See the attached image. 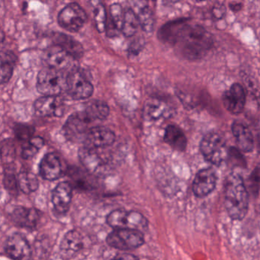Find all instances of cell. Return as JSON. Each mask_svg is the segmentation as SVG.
Wrapping results in <instances>:
<instances>
[{
  "instance_id": "e0dca14e",
  "label": "cell",
  "mask_w": 260,
  "mask_h": 260,
  "mask_svg": "<svg viewBox=\"0 0 260 260\" xmlns=\"http://www.w3.org/2000/svg\"><path fill=\"white\" fill-rule=\"evenodd\" d=\"M72 186L68 182L59 183L52 193V203L60 214L68 212L72 201Z\"/></svg>"
},
{
  "instance_id": "d6a6232c",
  "label": "cell",
  "mask_w": 260,
  "mask_h": 260,
  "mask_svg": "<svg viewBox=\"0 0 260 260\" xmlns=\"http://www.w3.org/2000/svg\"><path fill=\"white\" fill-rule=\"evenodd\" d=\"M32 132V128L28 126L19 125L16 128V136L22 141H30L31 139Z\"/></svg>"
},
{
  "instance_id": "83f0119b",
  "label": "cell",
  "mask_w": 260,
  "mask_h": 260,
  "mask_svg": "<svg viewBox=\"0 0 260 260\" xmlns=\"http://www.w3.org/2000/svg\"><path fill=\"white\" fill-rule=\"evenodd\" d=\"M139 25L138 16L135 14L134 10L131 8L126 9L124 10V20H123L122 29H121L123 34L127 37L135 36Z\"/></svg>"
},
{
  "instance_id": "d4e9b609",
  "label": "cell",
  "mask_w": 260,
  "mask_h": 260,
  "mask_svg": "<svg viewBox=\"0 0 260 260\" xmlns=\"http://www.w3.org/2000/svg\"><path fill=\"white\" fill-rule=\"evenodd\" d=\"M91 121L104 120L109 113V108L106 103L100 100H92L86 103L83 111Z\"/></svg>"
},
{
  "instance_id": "7402d4cb",
  "label": "cell",
  "mask_w": 260,
  "mask_h": 260,
  "mask_svg": "<svg viewBox=\"0 0 260 260\" xmlns=\"http://www.w3.org/2000/svg\"><path fill=\"white\" fill-rule=\"evenodd\" d=\"M232 132L240 150L252 151L254 147L253 137L249 127L243 123L235 121L233 124Z\"/></svg>"
},
{
  "instance_id": "277c9868",
  "label": "cell",
  "mask_w": 260,
  "mask_h": 260,
  "mask_svg": "<svg viewBox=\"0 0 260 260\" xmlns=\"http://www.w3.org/2000/svg\"><path fill=\"white\" fill-rule=\"evenodd\" d=\"M200 149L205 159L214 165L218 166L224 162L229 154L224 140L215 132H211L204 137Z\"/></svg>"
},
{
  "instance_id": "d6986e66",
  "label": "cell",
  "mask_w": 260,
  "mask_h": 260,
  "mask_svg": "<svg viewBox=\"0 0 260 260\" xmlns=\"http://www.w3.org/2000/svg\"><path fill=\"white\" fill-rule=\"evenodd\" d=\"M39 173L46 180L53 181L59 179L62 176L63 170L58 156L52 153L45 155L41 161Z\"/></svg>"
},
{
  "instance_id": "5b68a950",
  "label": "cell",
  "mask_w": 260,
  "mask_h": 260,
  "mask_svg": "<svg viewBox=\"0 0 260 260\" xmlns=\"http://www.w3.org/2000/svg\"><path fill=\"white\" fill-rule=\"evenodd\" d=\"M107 223L114 229L137 230L141 231L148 225L146 217L138 211H127L124 209L112 211L107 217Z\"/></svg>"
},
{
  "instance_id": "44dd1931",
  "label": "cell",
  "mask_w": 260,
  "mask_h": 260,
  "mask_svg": "<svg viewBox=\"0 0 260 260\" xmlns=\"http://www.w3.org/2000/svg\"><path fill=\"white\" fill-rule=\"evenodd\" d=\"M40 215L39 211L35 208L18 207L12 214L13 222L22 228H35L39 223Z\"/></svg>"
},
{
  "instance_id": "1f68e13d",
  "label": "cell",
  "mask_w": 260,
  "mask_h": 260,
  "mask_svg": "<svg viewBox=\"0 0 260 260\" xmlns=\"http://www.w3.org/2000/svg\"><path fill=\"white\" fill-rule=\"evenodd\" d=\"M44 145L43 139L41 138H31L28 144L23 147L22 150V156L25 159H31L42 148Z\"/></svg>"
},
{
  "instance_id": "f1b7e54d",
  "label": "cell",
  "mask_w": 260,
  "mask_h": 260,
  "mask_svg": "<svg viewBox=\"0 0 260 260\" xmlns=\"http://www.w3.org/2000/svg\"><path fill=\"white\" fill-rule=\"evenodd\" d=\"M19 188L25 193H31L36 191L39 187V180L33 173L22 172L18 176Z\"/></svg>"
},
{
  "instance_id": "ac0fdd59",
  "label": "cell",
  "mask_w": 260,
  "mask_h": 260,
  "mask_svg": "<svg viewBox=\"0 0 260 260\" xmlns=\"http://www.w3.org/2000/svg\"><path fill=\"white\" fill-rule=\"evenodd\" d=\"M85 241V237L80 231L77 230L69 231L63 237L60 244V249L63 256L70 258L74 254L80 252L86 246Z\"/></svg>"
},
{
  "instance_id": "30bf717a",
  "label": "cell",
  "mask_w": 260,
  "mask_h": 260,
  "mask_svg": "<svg viewBox=\"0 0 260 260\" xmlns=\"http://www.w3.org/2000/svg\"><path fill=\"white\" fill-rule=\"evenodd\" d=\"M92 121L85 115L84 112H80L73 114L67 120L63 127L65 136L71 141H77L82 138H86L89 130V124Z\"/></svg>"
},
{
  "instance_id": "836d02e7",
  "label": "cell",
  "mask_w": 260,
  "mask_h": 260,
  "mask_svg": "<svg viewBox=\"0 0 260 260\" xmlns=\"http://www.w3.org/2000/svg\"><path fill=\"white\" fill-rule=\"evenodd\" d=\"M4 182H5L6 188H8L10 191L15 192L19 188V184H18V179L15 177L14 174L13 173H7L5 174V179H4Z\"/></svg>"
},
{
  "instance_id": "ba28073f",
  "label": "cell",
  "mask_w": 260,
  "mask_h": 260,
  "mask_svg": "<svg viewBox=\"0 0 260 260\" xmlns=\"http://www.w3.org/2000/svg\"><path fill=\"white\" fill-rule=\"evenodd\" d=\"M66 89L74 100H86L92 95L93 86L83 73L73 70L67 76Z\"/></svg>"
},
{
  "instance_id": "5bb4252c",
  "label": "cell",
  "mask_w": 260,
  "mask_h": 260,
  "mask_svg": "<svg viewBox=\"0 0 260 260\" xmlns=\"http://www.w3.org/2000/svg\"><path fill=\"white\" fill-rule=\"evenodd\" d=\"M35 112L43 117H60L64 112V105L59 96H43L36 100Z\"/></svg>"
},
{
  "instance_id": "3957f363",
  "label": "cell",
  "mask_w": 260,
  "mask_h": 260,
  "mask_svg": "<svg viewBox=\"0 0 260 260\" xmlns=\"http://www.w3.org/2000/svg\"><path fill=\"white\" fill-rule=\"evenodd\" d=\"M64 89H67V77L61 71L46 68L39 72L37 89L44 96H58Z\"/></svg>"
},
{
  "instance_id": "d590c367",
  "label": "cell",
  "mask_w": 260,
  "mask_h": 260,
  "mask_svg": "<svg viewBox=\"0 0 260 260\" xmlns=\"http://www.w3.org/2000/svg\"><path fill=\"white\" fill-rule=\"evenodd\" d=\"M223 8H220V7H216L215 10H214V16H216L217 18L219 17H222V16H223V13H224V12H223Z\"/></svg>"
},
{
  "instance_id": "ffe728a7",
  "label": "cell",
  "mask_w": 260,
  "mask_h": 260,
  "mask_svg": "<svg viewBox=\"0 0 260 260\" xmlns=\"http://www.w3.org/2000/svg\"><path fill=\"white\" fill-rule=\"evenodd\" d=\"M145 114L153 121L167 119L173 115V109L167 102L159 98H151L145 105Z\"/></svg>"
},
{
  "instance_id": "e575fe53",
  "label": "cell",
  "mask_w": 260,
  "mask_h": 260,
  "mask_svg": "<svg viewBox=\"0 0 260 260\" xmlns=\"http://www.w3.org/2000/svg\"><path fill=\"white\" fill-rule=\"evenodd\" d=\"M112 260H139L138 257L132 254L120 253L115 255Z\"/></svg>"
},
{
  "instance_id": "7c38bea8",
  "label": "cell",
  "mask_w": 260,
  "mask_h": 260,
  "mask_svg": "<svg viewBox=\"0 0 260 260\" xmlns=\"http://www.w3.org/2000/svg\"><path fill=\"white\" fill-rule=\"evenodd\" d=\"M7 255L14 260H31V250L26 239L20 234H13L6 243Z\"/></svg>"
},
{
  "instance_id": "6da1fadb",
  "label": "cell",
  "mask_w": 260,
  "mask_h": 260,
  "mask_svg": "<svg viewBox=\"0 0 260 260\" xmlns=\"http://www.w3.org/2000/svg\"><path fill=\"white\" fill-rule=\"evenodd\" d=\"M159 37L165 43L177 47L182 55L189 60L203 57L212 45L209 33L187 19L166 24L159 31Z\"/></svg>"
},
{
  "instance_id": "484cf974",
  "label": "cell",
  "mask_w": 260,
  "mask_h": 260,
  "mask_svg": "<svg viewBox=\"0 0 260 260\" xmlns=\"http://www.w3.org/2000/svg\"><path fill=\"white\" fill-rule=\"evenodd\" d=\"M124 11L120 4H112L110 7V23L106 27L108 36H116L122 29Z\"/></svg>"
},
{
  "instance_id": "8992f818",
  "label": "cell",
  "mask_w": 260,
  "mask_h": 260,
  "mask_svg": "<svg viewBox=\"0 0 260 260\" xmlns=\"http://www.w3.org/2000/svg\"><path fill=\"white\" fill-rule=\"evenodd\" d=\"M144 237L142 232L137 230L114 229L107 237V243L112 247L121 250H130L142 246Z\"/></svg>"
},
{
  "instance_id": "603a6c76",
  "label": "cell",
  "mask_w": 260,
  "mask_h": 260,
  "mask_svg": "<svg viewBox=\"0 0 260 260\" xmlns=\"http://www.w3.org/2000/svg\"><path fill=\"white\" fill-rule=\"evenodd\" d=\"M133 4L132 10L138 16L141 28L146 32H150L154 27V17L147 3L135 2Z\"/></svg>"
},
{
  "instance_id": "52a82bcc",
  "label": "cell",
  "mask_w": 260,
  "mask_h": 260,
  "mask_svg": "<svg viewBox=\"0 0 260 260\" xmlns=\"http://www.w3.org/2000/svg\"><path fill=\"white\" fill-rule=\"evenodd\" d=\"M87 16L83 9L75 3L68 4L58 15L59 25L67 31H79L84 25Z\"/></svg>"
},
{
  "instance_id": "4fadbf2b",
  "label": "cell",
  "mask_w": 260,
  "mask_h": 260,
  "mask_svg": "<svg viewBox=\"0 0 260 260\" xmlns=\"http://www.w3.org/2000/svg\"><path fill=\"white\" fill-rule=\"evenodd\" d=\"M223 104L225 109L232 114L242 112L246 104V92L241 85L234 83L223 95Z\"/></svg>"
},
{
  "instance_id": "9a60e30c",
  "label": "cell",
  "mask_w": 260,
  "mask_h": 260,
  "mask_svg": "<svg viewBox=\"0 0 260 260\" xmlns=\"http://www.w3.org/2000/svg\"><path fill=\"white\" fill-rule=\"evenodd\" d=\"M217 176L212 169H205L199 171L193 182L192 189L197 197L209 194L216 186Z\"/></svg>"
},
{
  "instance_id": "7a4b0ae2",
  "label": "cell",
  "mask_w": 260,
  "mask_h": 260,
  "mask_svg": "<svg viewBox=\"0 0 260 260\" xmlns=\"http://www.w3.org/2000/svg\"><path fill=\"white\" fill-rule=\"evenodd\" d=\"M248 192L243 179L239 175L228 176L225 184V206L230 217L241 220L248 210Z\"/></svg>"
},
{
  "instance_id": "4dcf8cb0",
  "label": "cell",
  "mask_w": 260,
  "mask_h": 260,
  "mask_svg": "<svg viewBox=\"0 0 260 260\" xmlns=\"http://www.w3.org/2000/svg\"><path fill=\"white\" fill-rule=\"evenodd\" d=\"M13 55L3 54L1 62V83L2 84L7 83L11 78L13 72Z\"/></svg>"
},
{
  "instance_id": "9c48e42d",
  "label": "cell",
  "mask_w": 260,
  "mask_h": 260,
  "mask_svg": "<svg viewBox=\"0 0 260 260\" xmlns=\"http://www.w3.org/2000/svg\"><path fill=\"white\" fill-rule=\"evenodd\" d=\"M43 57L48 68L61 72L74 68L75 58L58 45L48 48L44 53Z\"/></svg>"
},
{
  "instance_id": "2e32d148",
  "label": "cell",
  "mask_w": 260,
  "mask_h": 260,
  "mask_svg": "<svg viewBox=\"0 0 260 260\" xmlns=\"http://www.w3.org/2000/svg\"><path fill=\"white\" fill-rule=\"evenodd\" d=\"M84 140L86 147L97 149L112 145L115 142V135L106 127H93L89 130Z\"/></svg>"
},
{
  "instance_id": "8fae6325",
  "label": "cell",
  "mask_w": 260,
  "mask_h": 260,
  "mask_svg": "<svg viewBox=\"0 0 260 260\" xmlns=\"http://www.w3.org/2000/svg\"><path fill=\"white\" fill-rule=\"evenodd\" d=\"M79 158L83 167L92 174L104 175L107 170V164L96 149L86 146L81 147L79 150Z\"/></svg>"
},
{
  "instance_id": "cb8c5ba5",
  "label": "cell",
  "mask_w": 260,
  "mask_h": 260,
  "mask_svg": "<svg viewBox=\"0 0 260 260\" xmlns=\"http://www.w3.org/2000/svg\"><path fill=\"white\" fill-rule=\"evenodd\" d=\"M164 140L166 142L179 151H184L186 148L187 140L182 131L176 125H169L166 129Z\"/></svg>"
},
{
  "instance_id": "4316f807",
  "label": "cell",
  "mask_w": 260,
  "mask_h": 260,
  "mask_svg": "<svg viewBox=\"0 0 260 260\" xmlns=\"http://www.w3.org/2000/svg\"><path fill=\"white\" fill-rule=\"evenodd\" d=\"M54 40H55L56 45H58L60 48H63L74 58H79L83 54V48L81 45L71 36L57 34L54 37Z\"/></svg>"
},
{
  "instance_id": "f546056e",
  "label": "cell",
  "mask_w": 260,
  "mask_h": 260,
  "mask_svg": "<svg viewBox=\"0 0 260 260\" xmlns=\"http://www.w3.org/2000/svg\"><path fill=\"white\" fill-rule=\"evenodd\" d=\"M93 4L94 20L95 26L100 32L106 31L107 27V16H106V9L102 3L94 2Z\"/></svg>"
}]
</instances>
